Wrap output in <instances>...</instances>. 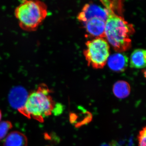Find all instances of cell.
Segmentation results:
<instances>
[{
  "mask_svg": "<svg viewBox=\"0 0 146 146\" xmlns=\"http://www.w3.org/2000/svg\"><path fill=\"white\" fill-rule=\"evenodd\" d=\"M86 31L91 36L96 38L106 37V22L100 18H95L89 20L84 24Z\"/></svg>",
  "mask_w": 146,
  "mask_h": 146,
  "instance_id": "obj_7",
  "label": "cell"
},
{
  "mask_svg": "<svg viewBox=\"0 0 146 146\" xmlns=\"http://www.w3.org/2000/svg\"><path fill=\"white\" fill-rule=\"evenodd\" d=\"M51 92L46 84H40L29 94L23 109L20 112L27 117L44 121L45 118L52 114L55 106Z\"/></svg>",
  "mask_w": 146,
  "mask_h": 146,
  "instance_id": "obj_2",
  "label": "cell"
},
{
  "mask_svg": "<svg viewBox=\"0 0 146 146\" xmlns=\"http://www.w3.org/2000/svg\"><path fill=\"white\" fill-rule=\"evenodd\" d=\"M146 128L143 127L138 136V146H146Z\"/></svg>",
  "mask_w": 146,
  "mask_h": 146,
  "instance_id": "obj_13",
  "label": "cell"
},
{
  "mask_svg": "<svg viewBox=\"0 0 146 146\" xmlns=\"http://www.w3.org/2000/svg\"><path fill=\"white\" fill-rule=\"evenodd\" d=\"M12 127V123L9 121H3L0 122V141L6 138Z\"/></svg>",
  "mask_w": 146,
  "mask_h": 146,
  "instance_id": "obj_12",
  "label": "cell"
},
{
  "mask_svg": "<svg viewBox=\"0 0 146 146\" xmlns=\"http://www.w3.org/2000/svg\"><path fill=\"white\" fill-rule=\"evenodd\" d=\"M29 94L21 88H16L11 91L8 100L11 106L21 112L23 109Z\"/></svg>",
  "mask_w": 146,
  "mask_h": 146,
  "instance_id": "obj_6",
  "label": "cell"
},
{
  "mask_svg": "<svg viewBox=\"0 0 146 146\" xmlns=\"http://www.w3.org/2000/svg\"><path fill=\"white\" fill-rule=\"evenodd\" d=\"M108 17L106 9L94 3H87L84 5L78 16L80 22L84 24L87 21L95 18H100L106 22Z\"/></svg>",
  "mask_w": 146,
  "mask_h": 146,
  "instance_id": "obj_5",
  "label": "cell"
},
{
  "mask_svg": "<svg viewBox=\"0 0 146 146\" xmlns=\"http://www.w3.org/2000/svg\"><path fill=\"white\" fill-rule=\"evenodd\" d=\"M14 14L21 29L35 31L48 16V7L42 1L26 0L16 7Z\"/></svg>",
  "mask_w": 146,
  "mask_h": 146,
  "instance_id": "obj_3",
  "label": "cell"
},
{
  "mask_svg": "<svg viewBox=\"0 0 146 146\" xmlns=\"http://www.w3.org/2000/svg\"><path fill=\"white\" fill-rule=\"evenodd\" d=\"M4 146H28L27 139L21 132L12 131L5 138Z\"/></svg>",
  "mask_w": 146,
  "mask_h": 146,
  "instance_id": "obj_9",
  "label": "cell"
},
{
  "mask_svg": "<svg viewBox=\"0 0 146 146\" xmlns=\"http://www.w3.org/2000/svg\"><path fill=\"white\" fill-rule=\"evenodd\" d=\"M107 10L108 17L105 31L106 40L116 51H126L131 47L130 36L135 32L133 25L125 21L121 14Z\"/></svg>",
  "mask_w": 146,
  "mask_h": 146,
  "instance_id": "obj_1",
  "label": "cell"
},
{
  "mask_svg": "<svg viewBox=\"0 0 146 146\" xmlns=\"http://www.w3.org/2000/svg\"><path fill=\"white\" fill-rule=\"evenodd\" d=\"M84 54L88 66L102 69L105 66L109 56L110 46L106 39L98 37L86 43Z\"/></svg>",
  "mask_w": 146,
  "mask_h": 146,
  "instance_id": "obj_4",
  "label": "cell"
},
{
  "mask_svg": "<svg viewBox=\"0 0 146 146\" xmlns=\"http://www.w3.org/2000/svg\"><path fill=\"white\" fill-rule=\"evenodd\" d=\"M107 62L108 67L112 71L123 72L127 68L128 58L124 53L117 52L109 56Z\"/></svg>",
  "mask_w": 146,
  "mask_h": 146,
  "instance_id": "obj_8",
  "label": "cell"
},
{
  "mask_svg": "<svg viewBox=\"0 0 146 146\" xmlns=\"http://www.w3.org/2000/svg\"><path fill=\"white\" fill-rule=\"evenodd\" d=\"M130 86L129 84L125 81L117 82L113 87V92L115 96L120 99L125 98L129 95Z\"/></svg>",
  "mask_w": 146,
  "mask_h": 146,
  "instance_id": "obj_11",
  "label": "cell"
},
{
  "mask_svg": "<svg viewBox=\"0 0 146 146\" xmlns=\"http://www.w3.org/2000/svg\"><path fill=\"white\" fill-rule=\"evenodd\" d=\"M2 118V113L1 112V110H0V122H1V119Z\"/></svg>",
  "mask_w": 146,
  "mask_h": 146,
  "instance_id": "obj_14",
  "label": "cell"
},
{
  "mask_svg": "<svg viewBox=\"0 0 146 146\" xmlns=\"http://www.w3.org/2000/svg\"><path fill=\"white\" fill-rule=\"evenodd\" d=\"M146 50L143 49L134 50L130 56V65L131 68L141 69L146 66Z\"/></svg>",
  "mask_w": 146,
  "mask_h": 146,
  "instance_id": "obj_10",
  "label": "cell"
}]
</instances>
